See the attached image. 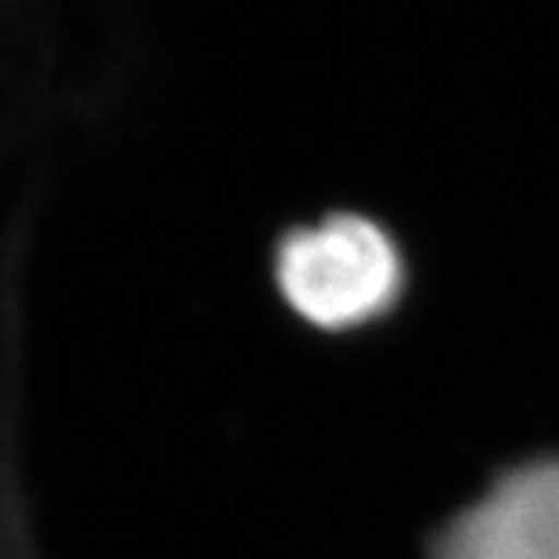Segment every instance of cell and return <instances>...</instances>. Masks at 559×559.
<instances>
[{
  "mask_svg": "<svg viewBox=\"0 0 559 559\" xmlns=\"http://www.w3.org/2000/svg\"><path fill=\"white\" fill-rule=\"evenodd\" d=\"M429 559H559V457L503 469L448 520Z\"/></svg>",
  "mask_w": 559,
  "mask_h": 559,
  "instance_id": "obj_2",
  "label": "cell"
},
{
  "mask_svg": "<svg viewBox=\"0 0 559 559\" xmlns=\"http://www.w3.org/2000/svg\"><path fill=\"white\" fill-rule=\"evenodd\" d=\"M274 280L296 318L323 333H348L392 314L407 264L380 221L336 212L283 234Z\"/></svg>",
  "mask_w": 559,
  "mask_h": 559,
  "instance_id": "obj_1",
  "label": "cell"
}]
</instances>
